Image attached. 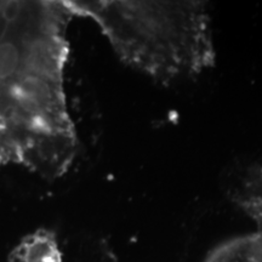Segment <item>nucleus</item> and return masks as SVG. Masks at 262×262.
I'll use <instances>...</instances> for the list:
<instances>
[{
  "mask_svg": "<svg viewBox=\"0 0 262 262\" xmlns=\"http://www.w3.org/2000/svg\"><path fill=\"white\" fill-rule=\"evenodd\" d=\"M73 17L64 0H0V168L55 180L77 156L64 88Z\"/></svg>",
  "mask_w": 262,
  "mask_h": 262,
  "instance_id": "obj_1",
  "label": "nucleus"
},
{
  "mask_svg": "<svg viewBox=\"0 0 262 262\" xmlns=\"http://www.w3.org/2000/svg\"><path fill=\"white\" fill-rule=\"evenodd\" d=\"M203 262H262V232L256 229L222 242Z\"/></svg>",
  "mask_w": 262,
  "mask_h": 262,
  "instance_id": "obj_3",
  "label": "nucleus"
},
{
  "mask_svg": "<svg viewBox=\"0 0 262 262\" xmlns=\"http://www.w3.org/2000/svg\"><path fill=\"white\" fill-rule=\"evenodd\" d=\"M90 18L120 61L164 84L204 73L215 64L209 6L204 2L64 0Z\"/></svg>",
  "mask_w": 262,
  "mask_h": 262,
  "instance_id": "obj_2",
  "label": "nucleus"
},
{
  "mask_svg": "<svg viewBox=\"0 0 262 262\" xmlns=\"http://www.w3.org/2000/svg\"><path fill=\"white\" fill-rule=\"evenodd\" d=\"M233 201L262 232V165H254L245 171L235 187Z\"/></svg>",
  "mask_w": 262,
  "mask_h": 262,
  "instance_id": "obj_4",
  "label": "nucleus"
},
{
  "mask_svg": "<svg viewBox=\"0 0 262 262\" xmlns=\"http://www.w3.org/2000/svg\"><path fill=\"white\" fill-rule=\"evenodd\" d=\"M22 262H61L55 239L49 233H37L24 242L18 250Z\"/></svg>",
  "mask_w": 262,
  "mask_h": 262,
  "instance_id": "obj_5",
  "label": "nucleus"
}]
</instances>
